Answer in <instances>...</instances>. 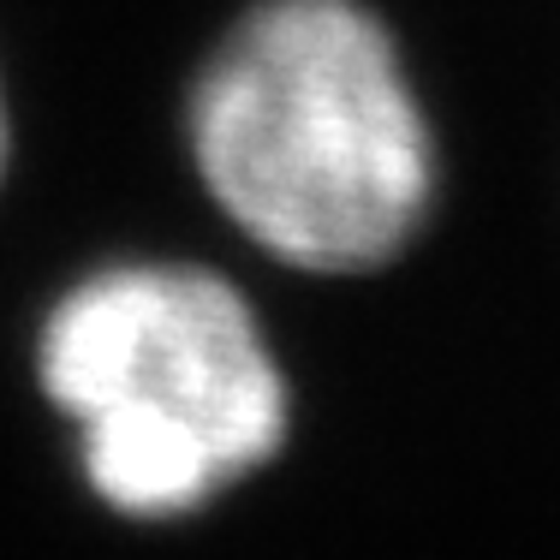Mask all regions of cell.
Returning a JSON list of instances; mask_svg holds the SVG:
<instances>
[{"label": "cell", "instance_id": "1", "mask_svg": "<svg viewBox=\"0 0 560 560\" xmlns=\"http://www.w3.org/2000/svg\"><path fill=\"white\" fill-rule=\"evenodd\" d=\"M221 215L304 275H370L418 238L435 131L388 24L358 0H262L191 90Z\"/></svg>", "mask_w": 560, "mask_h": 560}, {"label": "cell", "instance_id": "2", "mask_svg": "<svg viewBox=\"0 0 560 560\" xmlns=\"http://www.w3.org/2000/svg\"><path fill=\"white\" fill-rule=\"evenodd\" d=\"M43 388L78 423L84 477L114 513H197L287 442V376L233 280L119 262L55 304Z\"/></svg>", "mask_w": 560, "mask_h": 560}, {"label": "cell", "instance_id": "3", "mask_svg": "<svg viewBox=\"0 0 560 560\" xmlns=\"http://www.w3.org/2000/svg\"><path fill=\"white\" fill-rule=\"evenodd\" d=\"M0 155H7V119H0Z\"/></svg>", "mask_w": 560, "mask_h": 560}]
</instances>
